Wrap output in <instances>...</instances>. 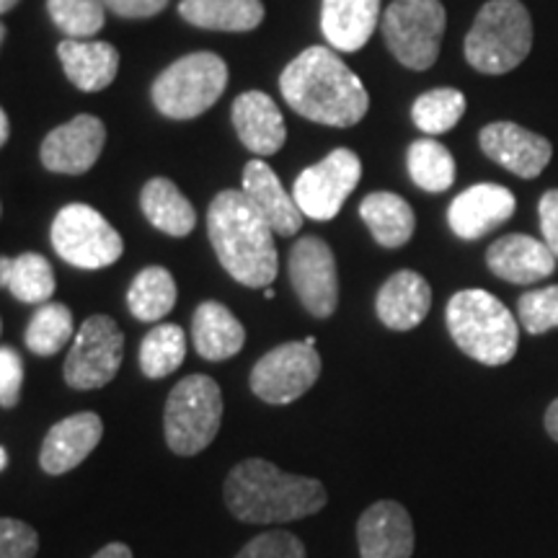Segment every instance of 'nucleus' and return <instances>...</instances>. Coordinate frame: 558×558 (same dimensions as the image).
<instances>
[{"mask_svg": "<svg viewBox=\"0 0 558 558\" xmlns=\"http://www.w3.org/2000/svg\"><path fill=\"white\" fill-rule=\"evenodd\" d=\"M284 101L305 120L354 128L369 109L365 83L329 47H308L279 75Z\"/></svg>", "mask_w": 558, "mask_h": 558, "instance_id": "obj_1", "label": "nucleus"}, {"mask_svg": "<svg viewBox=\"0 0 558 558\" xmlns=\"http://www.w3.org/2000/svg\"><path fill=\"white\" fill-rule=\"evenodd\" d=\"M226 507L246 525H282L308 518L326 507L329 494L320 481L279 471L275 463L248 458L228 473Z\"/></svg>", "mask_w": 558, "mask_h": 558, "instance_id": "obj_2", "label": "nucleus"}, {"mask_svg": "<svg viewBox=\"0 0 558 558\" xmlns=\"http://www.w3.org/2000/svg\"><path fill=\"white\" fill-rule=\"evenodd\" d=\"M207 233L215 256L235 282L269 288L277 277V248L271 230L239 190H226L207 209Z\"/></svg>", "mask_w": 558, "mask_h": 558, "instance_id": "obj_3", "label": "nucleus"}, {"mask_svg": "<svg viewBox=\"0 0 558 558\" xmlns=\"http://www.w3.org/2000/svg\"><path fill=\"white\" fill-rule=\"evenodd\" d=\"M450 337L463 354L481 365L499 367L514 357L520 344V326L512 311L486 290H460L450 298Z\"/></svg>", "mask_w": 558, "mask_h": 558, "instance_id": "obj_4", "label": "nucleus"}, {"mask_svg": "<svg viewBox=\"0 0 558 558\" xmlns=\"http://www.w3.org/2000/svg\"><path fill=\"white\" fill-rule=\"evenodd\" d=\"M533 50V21L520 0H488L465 37V60L484 75L520 68Z\"/></svg>", "mask_w": 558, "mask_h": 558, "instance_id": "obj_5", "label": "nucleus"}, {"mask_svg": "<svg viewBox=\"0 0 558 558\" xmlns=\"http://www.w3.org/2000/svg\"><path fill=\"white\" fill-rule=\"evenodd\" d=\"M228 65L215 52H192L163 70L153 83V104L169 120H194L220 99Z\"/></svg>", "mask_w": 558, "mask_h": 558, "instance_id": "obj_6", "label": "nucleus"}, {"mask_svg": "<svg viewBox=\"0 0 558 558\" xmlns=\"http://www.w3.org/2000/svg\"><path fill=\"white\" fill-rule=\"evenodd\" d=\"M222 424V393L209 375H190L173 386L166 401V442L177 456H199L213 445Z\"/></svg>", "mask_w": 558, "mask_h": 558, "instance_id": "obj_7", "label": "nucleus"}, {"mask_svg": "<svg viewBox=\"0 0 558 558\" xmlns=\"http://www.w3.org/2000/svg\"><path fill=\"white\" fill-rule=\"evenodd\" d=\"M448 13L439 0H393L383 16V37L409 70H429L439 58Z\"/></svg>", "mask_w": 558, "mask_h": 558, "instance_id": "obj_8", "label": "nucleus"}, {"mask_svg": "<svg viewBox=\"0 0 558 558\" xmlns=\"http://www.w3.org/2000/svg\"><path fill=\"white\" fill-rule=\"evenodd\" d=\"M50 239L60 259L78 269H107L124 251L117 228L109 226L99 209L81 202L65 205L54 215Z\"/></svg>", "mask_w": 558, "mask_h": 558, "instance_id": "obj_9", "label": "nucleus"}, {"mask_svg": "<svg viewBox=\"0 0 558 558\" xmlns=\"http://www.w3.org/2000/svg\"><path fill=\"white\" fill-rule=\"evenodd\" d=\"M124 357V333L109 316H90L75 333L65 367V383L75 390H96L109 386L120 373Z\"/></svg>", "mask_w": 558, "mask_h": 558, "instance_id": "obj_10", "label": "nucleus"}, {"mask_svg": "<svg viewBox=\"0 0 558 558\" xmlns=\"http://www.w3.org/2000/svg\"><path fill=\"white\" fill-rule=\"evenodd\" d=\"M318 375L320 357L316 347H308L305 341H288L256 362L251 369L248 386L264 403L288 407L316 386Z\"/></svg>", "mask_w": 558, "mask_h": 558, "instance_id": "obj_11", "label": "nucleus"}, {"mask_svg": "<svg viewBox=\"0 0 558 558\" xmlns=\"http://www.w3.org/2000/svg\"><path fill=\"white\" fill-rule=\"evenodd\" d=\"M362 179L360 156L349 148L331 150L320 163L305 169L295 179L292 197L300 213L311 220H333L344 207L349 194L357 190Z\"/></svg>", "mask_w": 558, "mask_h": 558, "instance_id": "obj_12", "label": "nucleus"}, {"mask_svg": "<svg viewBox=\"0 0 558 558\" xmlns=\"http://www.w3.org/2000/svg\"><path fill=\"white\" fill-rule=\"evenodd\" d=\"M290 282L313 318H331L339 305V275L333 251L316 235H303L290 251Z\"/></svg>", "mask_w": 558, "mask_h": 558, "instance_id": "obj_13", "label": "nucleus"}, {"mask_svg": "<svg viewBox=\"0 0 558 558\" xmlns=\"http://www.w3.org/2000/svg\"><path fill=\"white\" fill-rule=\"evenodd\" d=\"M104 143H107V128H104L99 117L81 114L54 128L41 143L39 156L47 171L81 177V173L94 169L104 150Z\"/></svg>", "mask_w": 558, "mask_h": 558, "instance_id": "obj_14", "label": "nucleus"}, {"mask_svg": "<svg viewBox=\"0 0 558 558\" xmlns=\"http://www.w3.org/2000/svg\"><path fill=\"white\" fill-rule=\"evenodd\" d=\"M481 150L494 163L520 179H535L546 171L554 148L543 135H535L514 122H492L478 135Z\"/></svg>", "mask_w": 558, "mask_h": 558, "instance_id": "obj_15", "label": "nucleus"}, {"mask_svg": "<svg viewBox=\"0 0 558 558\" xmlns=\"http://www.w3.org/2000/svg\"><path fill=\"white\" fill-rule=\"evenodd\" d=\"M518 199L507 186L476 184L450 202L448 222L463 241H478L512 218Z\"/></svg>", "mask_w": 558, "mask_h": 558, "instance_id": "obj_16", "label": "nucleus"}, {"mask_svg": "<svg viewBox=\"0 0 558 558\" xmlns=\"http://www.w3.org/2000/svg\"><path fill=\"white\" fill-rule=\"evenodd\" d=\"M360 558H411L414 522L399 501H375L357 522Z\"/></svg>", "mask_w": 558, "mask_h": 558, "instance_id": "obj_17", "label": "nucleus"}, {"mask_svg": "<svg viewBox=\"0 0 558 558\" xmlns=\"http://www.w3.org/2000/svg\"><path fill=\"white\" fill-rule=\"evenodd\" d=\"M104 435V422L94 411H81L47 432L45 442L39 450V465L41 471L50 473V476H62V473L78 469L90 452L96 450V445L101 442Z\"/></svg>", "mask_w": 558, "mask_h": 558, "instance_id": "obj_18", "label": "nucleus"}, {"mask_svg": "<svg viewBox=\"0 0 558 558\" xmlns=\"http://www.w3.org/2000/svg\"><path fill=\"white\" fill-rule=\"evenodd\" d=\"M241 192L277 235H295L303 226V213L295 197L284 192L282 181L262 158L246 163Z\"/></svg>", "mask_w": 558, "mask_h": 558, "instance_id": "obj_19", "label": "nucleus"}, {"mask_svg": "<svg viewBox=\"0 0 558 558\" xmlns=\"http://www.w3.org/2000/svg\"><path fill=\"white\" fill-rule=\"evenodd\" d=\"M556 256L546 243L525 233H512L494 241L486 251L492 275L512 284H535L556 271Z\"/></svg>", "mask_w": 558, "mask_h": 558, "instance_id": "obj_20", "label": "nucleus"}, {"mask_svg": "<svg viewBox=\"0 0 558 558\" xmlns=\"http://www.w3.org/2000/svg\"><path fill=\"white\" fill-rule=\"evenodd\" d=\"M233 128L246 150L259 158L275 156L288 140L282 111L262 90H246L233 101Z\"/></svg>", "mask_w": 558, "mask_h": 558, "instance_id": "obj_21", "label": "nucleus"}, {"mask_svg": "<svg viewBox=\"0 0 558 558\" xmlns=\"http://www.w3.org/2000/svg\"><path fill=\"white\" fill-rule=\"evenodd\" d=\"M432 308V288L422 275L411 269L396 271L383 282L375 298V313L390 331H411L427 318Z\"/></svg>", "mask_w": 558, "mask_h": 558, "instance_id": "obj_22", "label": "nucleus"}, {"mask_svg": "<svg viewBox=\"0 0 558 558\" xmlns=\"http://www.w3.org/2000/svg\"><path fill=\"white\" fill-rule=\"evenodd\" d=\"M380 21V0H324L320 29L339 52H357Z\"/></svg>", "mask_w": 558, "mask_h": 558, "instance_id": "obj_23", "label": "nucleus"}, {"mask_svg": "<svg viewBox=\"0 0 558 558\" xmlns=\"http://www.w3.org/2000/svg\"><path fill=\"white\" fill-rule=\"evenodd\" d=\"M58 54L68 81L86 94L104 90L120 73V52L107 41L62 39Z\"/></svg>", "mask_w": 558, "mask_h": 558, "instance_id": "obj_24", "label": "nucleus"}, {"mask_svg": "<svg viewBox=\"0 0 558 558\" xmlns=\"http://www.w3.org/2000/svg\"><path fill=\"white\" fill-rule=\"evenodd\" d=\"M192 341L202 360L222 362L241 352L246 344V329L226 305L207 300L194 311Z\"/></svg>", "mask_w": 558, "mask_h": 558, "instance_id": "obj_25", "label": "nucleus"}, {"mask_svg": "<svg viewBox=\"0 0 558 558\" xmlns=\"http://www.w3.org/2000/svg\"><path fill=\"white\" fill-rule=\"evenodd\" d=\"M360 218L383 248L407 246L416 230V215L411 205L393 192H373L362 199Z\"/></svg>", "mask_w": 558, "mask_h": 558, "instance_id": "obj_26", "label": "nucleus"}, {"mask_svg": "<svg viewBox=\"0 0 558 558\" xmlns=\"http://www.w3.org/2000/svg\"><path fill=\"white\" fill-rule=\"evenodd\" d=\"M140 207L153 228L173 235V239H184L197 226V213H194L192 202L169 179H150L140 194Z\"/></svg>", "mask_w": 558, "mask_h": 558, "instance_id": "obj_27", "label": "nucleus"}, {"mask_svg": "<svg viewBox=\"0 0 558 558\" xmlns=\"http://www.w3.org/2000/svg\"><path fill=\"white\" fill-rule=\"evenodd\" d=\"M179 13L209 32H251L264 21L262 0H181Z\"/></svg>", "mask_w": 558, "mask_h": 558, "instance_id": "obj_28", "label": "nucleus"}, {"mask_svg": "<svg viewBox=\"0 0 558 558\" xmlns=\"http://www.w3.org/2000/svg\"><path fill=\"white\" fill-rule=\"evenodd\" d=\"M0 288L9 290L19 303L45 305L54 295L58 279L41 254H21L16 259L0 256Z\"/></svg>", "mask_w": 558, "mask_h": 558, "instance_id": "obj_29", "label": "nucleus"}, {"mask_svg": "<svg viewBox=\"0 0 558 558\" xmlns=\"http://www.w3.org/2000/svg\"><path fill=\"white\" fill-rule=\"evenodd\" d=\"M177 303V279L169 269L148 267L132 279L128 290L130 313L143 324H158Z\"/></svg>", "mask_w": 558, "mask_h": 558, "instance_id": "obj_30", "label": "nucleus"}, {"mask_svg": "<svg viewBox=\"0 0 558 558\" xmlns=\"http://www.w3.org/2000/svg\"><path fill=\"white\" fill-rule=\"evenodd\" d=\"M409 177L424 192H448L456 184V158L432 137L414 140L407 156Z\"/></svg>", "mask_w": 558, "mask_h": 558, "instance_id": "obj_31", "label": "nucleus"}, {"mask_svg": "<svg viewBox=\"0 0 558 558\" xmlns=\"http://www.w3.org/2000/svg\"><path fill=\"white\" fill-rule=\"evenodd\" d=\"M186 357V337L179 326L158 324L140 344V369L150 380H160L181 367Z\"/></svg>", "mask_w": 558, "mask_h": 558, "instance_id": "obj_32", "label": "nucleus"}, {"mask_svg": "<svg viewBox=\"0 0 558 558\" xmlns=\"http://www.w3.org/2000/svg\"><path fill=\"white\" fill-rule=\"evenodd\" d=\"M465 107H469V101H465L463 90L435 88L422 94L414 101V107H411V120H414V124L424 132V135H445V132H450L460 120H463Z\"/></svg>", "mask_w": 558, "mask_h": 558, "instance_id": "obj_33", "label": "nucleus"}, {"mask_svg": "<svg viewBox=\"0 0 558 558\" xmlns=\"http://www.w3.org/2000/svg\"><path fill=\"white\" fill-rule=\"evenodd\" d=\"M73 339V313L62 303H45L26 326V347L39 357H52Z\"/></svg>", "mask_w": 558, "mask_h": 558, "instance_id": "obj_34", "label": "nucleus"}, {"mask_svg": "<svg viewBox=\"0 0 558 558\" xmlns=\"http://www.w3.org/2000/svg\"><path fill=\"white\" fill-rule=\"evenodd\" d=\"M47 11L68 39L96 37L107 21L104 0H47Z\"/></svg>", "mask_w": 558, "mask_h": 558, "instance_id": "obj_35", "label": "nucleus"}, {"mask_svg": "<svg viewBox=\"0 0 558 558\" xmlns=\"http://www.w3.org/2000/svg\"><path fill=\"white\" fill-rule=\"evenodd\" d=\"M518 313L522 329L533 337L558 329V284L525 292L518 303Z\"/></svg>", "mask_w": 558, "mask_h": 558, "instance_id": "obj_36", "label": "nucleus"}, {"mask_svg": "<svg viewBox=\"0 0 558 558\" xmlns=\"http://www.w3.org/2000/svg\"><path fill=\"white\" fill-rule=\"evenodd\" d=\"M235 558H305V546L288 530H269L248 541Z\"/></svg>", "mask_w": 558, "mask_h": 558, "instance_id": "obj_37", "label": "nucleus"}, {"mask_svg": "<svg viewBox=\"0 0 558 558\" xmlns=\"http://www.w3.org/2000/svg\"><path fill=\"white\" fill-rule=\"evenodd\" d=\"M37 550V530L21 520L0 518V558H34Z\"/></svg>", "mask_w": 558, "mask_h": 558, "instance_id": "obj_38", "label": "nucleus"}, {"mask_svg": "<svg viewBox=\"0 0 558 558\" xmlns=\"http://www.w3.org/2000/svg\"><path fill=\"white\" fill-rule=\"evenodd\" d=\"M21 388H24V360L13 347H0V407H16Z\"/></svg>", "mask_w": 558, "mask_h": 558, "instance_id": "obj_39", "label": "nucleus"}, {"mask_svg": "<svg viewBox=\"0 0 558 558\" xmlns=\"http://www.w3.org/2000/svg\"><path fill=\"white\" fill-rule=\"evenodd\" d=\"M538 218L543 230V243L558 259V190H548L538 202Z\"/></svg>", "mask_w": 558, "mask_h": 558, "instance_id": "obj_40", "label": "nucleus"}, {"mask_svg": "<svg viewBox=\"0 0 558 558\" xmlns=\"http://www.w3.org/2000/svg\"><path fill=\"white\" fill-rule=\"evenodd\" d=\"M104 5L124 19H150L158 16L169 0H104Z\"/></svg>", "mask_w": 558, "mask_h": 558, "instance_id": "obj_41", "label": "nucleus"}, {"mask_svg": "<svg viewBox=\"0 0 558 558\" xmlns=\"http://www.w3.org/2000/svg\"><path fill=\"white\" fill-rule=\"evenodd\" d=\"M94 558H132V550L130 546H124V543H109V546H104Z\"/></svg>", "mask_w": 558, "mask_h": 558, "instance_id": "obj_42", "label": "nucleus"}, {"mask_svg": "<svg viewBox=\"0 0 558 558\" xmlns=\"http://www.w3.org/2000/svg\"><path fill=\"white\" fill-rule=\"evenodd\" d=\"M543 424H546L548 437L554 439V442H558V399L546 409V418H543Z\"/></svg>", "mask_w": 558, "mask_h": 558, "instance_id": "obj_43", "label": "nucleus"}, {"mask_svg": "<svg viewBox=\"0 0 558 558\" xmlns=\"http://www.w3.org/2000/svg\"><path fill=\"white\" fill-rule=\"evenodd\" d=\"M9 135H11V122H9V114H5V109L0 107V148H3V145L9 143Z\"/></svg>", "mask_w": 558, "mask_h": 558, "instance_id": "obj_44", "label": "nucleus"}, {"mask_svg": "<svg viewBox=\"0 0 558 558\" xmlns=\"http://www.w3.org/2000/svg\"><path fill=\"white\" fill-rule=\"evenodd\" d=\"M19 3L21 0H0V16H3V13H9L11 9H16Z\"/></svg>", "mask_w": 558, "mask_h": 558, "instance_id": "obj_45", "label": "nucleus"}, {"mask_svg": "<svg viewBox=\"0 0 558 558\" xmlns=\"http://www.w3.org/2000/svg\"><path fill=\"white\" fill-rule=\"evenodd\" d=\"M5 465H9V456H5V448L0 445V473L5 471Z\"/></svg>", "mask_w": 558, "mask_h": 558, "instance_id": "obj_46", "label": "nucleus"}, {"mask_svg": "<svg viewBox=\"0 0 558 558\" xmlns=\"http://www.w3.org/2000/svg\"><path fill=\"white\" fill-rule=\"evenodd\" d=\"M264 298H267V300H275V290H271V288H264Z\"/></svg>", "mask_w": 558, "mask_h": 558, "instance_id": "obj_47", "label": "nucleus"}, {"mask_svg": "<svg viewBox=\"0 0 558 558\" xmlns=\"http://www.w3.org/2000/svg\"><path fill=\"white\" fill-rule=\"evenodd\" d=\"M3 39H5V26L0 24V45H3Z\"/></svg>", "mask_w": 558, "mask_h": 558, "instance_id": "obj_48", "label": "nucleus"}, {"mask_svg": "<svg viewBox=\"0 0 558 558\" xmlns=\"http://www.w3.org/2000/svg\"><path fill=\"white\" fill-rule=\"evenodd\" d=\"M0 331H3V320H0Z\"/></svg>", "mask_w": 558, "mask_h": 558, "instance_id": "obj_49", "label": "nucleus"}, {"mask_svg": "<svg viewBox=\"0 0 558 558\" xmlns=\"http://www.w3.org/2000/svg\"><path fill=\"white\" fill-rule=\"evenodd\" d=\"M0 213H3V207H0Z\"/></svg>", "mask_w": 558, "mask_h": 558, "instance_id": "obj_50", "label": "nucleus"}]
</instances>
